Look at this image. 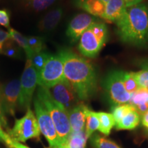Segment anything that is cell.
I'll list each match as a JSON object with an SVG mask.
<instances>
[{"label": "cell", "instance_id": "obj_6", "mask_svg": "<svg viewBox=\"0 0 148 148\" xmlns=\"http://www.w3.org/2000/svg\"><path fill=\"white\" fill-rule=\"evenodd\" d=\"M123 71L113 70L106 75L103 79L102 86L110 100L114 105L129 103L131 94L129 93L123 85Z\"/></svg>", "mask_w": 148, "mask_h": 148}, {"label": "cell", "instance_id": "obj_10", "mask_svg": "<svg viewBox=\"0 0 148 148\" xmlns=\"http://www.w3.org/2000/svg\"><path fill=\"white\" fill-rule=\"evenodd\" d=\"M49 90L55 100L60 103L68 112L80 103L75 90L65 78Z\"/></svg>", "mask_w": 148, "mask_h": 148}, {"label": "cell", "instance_id": "obj_2", "mask_svg": "<svg viewBox=\"0 0 148 148\" xmlns=\"http://www.w3.org/2000/svg\"><path fill=\"white\" fill-rule=\"evenodd\" d=\"M116 32L125 43L144 46L148 38V5L145 3L127 7L116 22Z\"/></svg>", "mask_w": 148, "mask_h": 148}, {"label": "cell", "instance_id": "obj_15", "mask_svg": "<svg viewBox=\"0 0 148 148\" xmlns=\"http://www.w3.org/2000/svg\"><path fill=\"white\" fill-rule=\"evenodd\" d=\"M63 10L60 7L47 12L38 23V27L41 32H49L56 28L62 18Z\"/></svg>", "mask_w": 148, "mask_h": 148}, {"label": "cell", "instance_id": "obj_4", "mask_svg": "<svg viewBox=\"0 0 148 148\" xmlns=\"http://www.w3.org/2000/svg\"><path fill=\"white\" fill-rule=\"evenodd\" d=\"M108 28L106 24L96 21L83 33L78 45L79 52L88 58H95L106 43Z\"/></svg>", "mask_w": 148, "mask_h": 148}, {"label": "cell", "instance_id": "obj_20", "mask_svg": "<svg viewBox=\"0 0 148 148\" xmlns=\"http://www.w3.org/2000/svg\"><path fill=\"white\" fill-rule=\"evenodd\" d=\"M99 120L97 112H94L90 109L86 110V123H85V134L88 138L92 136V133L99 129Z\"/></svg>", "mask_w": 148, "mask_h": 148}, {"label": "cell", "instance_id": "obj_35", "mask_svg": "<svg viewBox=\"0 0 148 148\" xmlns=\"http://www.w3.org/2000/svg\"><path fill=\"white\" fill-rule=\"evenodd\" d=\"M123 1H124L126 7H130L140 3L143 0H123Z\"/></svg>", "mask_w": 148, "mask_h": 148}, {"label": "cell", "instance_id": "obj_33", "mask_svg": "<svg viewBox=\"0 0 148 148\" xmlns=\"http://www.w3.org/2000/svg\"><path fill=\"white\" fill-rule=\"evenodd\" d=\"M10 38V36L8 32H5L3 29H0V53H2L3 47L5 42Z\"/></svg>", "mask_w": 148, "mask_h": 148}, {"label": "cell", "instance_id": "obj_14", "mask_svg": "<svg viewBox=\"0 0 148 148\" xmlns=\"http://www.w3.org/2000/svg\"><path fill=\"white\" fill-rule=\"evenodd\" d=\"M126 8L123 0H108L102 18L109 22L116 23L124 14Z\"/></svg>", "mask_w": 148, "mask_h": 148}, {"label": "cell", "instance_id": "obj_38", "mask_svg": "<svg viewBox=\"0 0 148 148\" xmlns=\"http://www.w3.org/2000/svg\"><path fill=\"white\" fill-rule=\"evenodd\" d=\"M55 148H69V145H68V142H64V143H60L58 147Z\"/></svg>", "mask_w": 148, "mask_h": 148}, {"label": "cell", "instance_id": "obj_16", "mask_svg": "<svg viewBox=\"0 0 148 148\" xmlns=\"http://www.w3.org/2000/svg\"><path fill=\"white\" fill-rule=\"evenodd\" d=\"M129 103L140 116H143L148 110V89L139 88L131 94Z\"/></svg>", "mask_w": 148, "mask_h": 148}, {"label": "cell", "instance_id": "obj_29", "mask_svg": "<svg viewBox=\"0 0 148 148\" xmlns=\"http://www.w3.org/2000/svg\"><path fill=\"white\" fill-rule=\"evenodd\" d=\"M27 40L29 47L33 53L42 51L45 48V42L42 37L31 36L27 37Z\"/></svg>", "mask_w": 148, "mask_h": 148}, {"label": "cell", "instance_id": "obj_25", "mask_svg": "<svg viewBox=\"0 0 148 148\" xmlns=\"http://www.w3.org/2000/svg\"><path fill=\"white\" fill-rule=\"evenodd\" d=\"M90 142L95 148H121L112 140L98 135L92 136Z\"/></svg>", "mask_w": 148, "mask_h": 148}, {"label": "cell", "instance_id": "obj_13", "mask_svg": "<svg viewBox=\"0 0 148 148\" xmlns=\"http://www.w3.org/2000/svg\"><path fill=\"white\" fill-rule=\"evenodd\" d=\"M87 108V106L80 103L68 112L71 132L85 130L86 110Z\"/></svg>", "mask_w": 148, "mask_h": 148}, {"label": "cell", "instance_id": "obj_28", "mask_svg": "<svg viewBox=\"0 0 148 148\" xmlns=\"http://www.w3.org/2000/svg\"><path fill=\"white\" fill-rule=\"evenodd\" d=\"M25 1L29 8L38 12L47 8L56 0H25Z\"/></svg>", "mask_w": 148, "mask_h": 148}, {"label": "cell", "instance_id": "obj_27", "mask_svg": "<svg viewBox=\"0 0 148 148\" xmlns=\"http://www.w3.org/2000/svg\"><path fill=\"white\" fill-rule=\"evenodd\" d=\"M134 109L130 103L115 105L112 108V114L113 115L116 123H118L125 114L128 113L130 111Z\"/></svg>", "mask_w": 148, "mask_h": 148}, {"label": "cell", "instance_id": "obj_41", "mask_svg": "<svg viewBox=\"0 0 148 148\" xmlns=\"http://www.w3.org/2000/svg\"><path fill=\"white\" fill-rule=\"evenodd\" d=\"M49 148H52V147H49Z\"/></svg>", "mask_w": 148, "mask_h": 148}, {"label": "cell", "instance_id": "obj_5", "mask_svg": "<svg viewBox=\"0 0 148 148\" xmlns=\"http://www.w3.org/2000/svg\"><path fill=\"white\" fill-rule=\"evenodd\" d=\"M11 138L18 142H25L31 138H39L40 130L38 121L30 108L21 119H16L12 128L8 130Z\"/></svg>", "mask_w": 148, "mask_h": 148}, {"label": "cell", "instance_id": "obj_31", "mask_svg": "<svg viewBox=\"0 0 148 148\" xmlns=\"http://www.w3.org/2000/svg\"><path fill=\"white\" fill-rule=\"evenodd\" d=\"M0 25L10 28V16L8 11L4 9L0 10Z\"/></svg>", "mask_w": 148, "mask_h": 148}, {"label": "cell", "instance_id": "obj_32", "mask_svg": "<svg viewBox=\"0 0 148 148\" xmlns=\"http://www.w3.org/2000/svg\"><path fill=\"white\" fill-rule=\"evenodd\" d=\"M5 114V113L4 112V110H3L2 106V100H1V87H0V123H1V126L5 127L8 130V123H7Z\"/></svg>", "mask_w": 148, "mask_h": 148}, {"label": "cell", "instance_id": "obj_3", "mask_svg": "<svg viewBox=\"0 0 148 148\" xmlns=\"http://www.w3.org/2000/svg\"><path fill=\"white\" fill-rule=\"evenodd\" d=\"M36 97L50 114L60 143L68 142L71 132L68 111L55 100L49 88L39 86L37 90Z\"/></svg>", "mask_w": 148, "mask_h": 148}, {"label": "cell", "instance_id": "obj_40", "mask_svg": "<svg viewBox=\"0 0 148 148\" xmlns=\"http://www.w3.org/2000/svg\"><path fill=\"white\" fill-rule=\"evenodd\" d=\"M147 44H148V38H147Z\"/></svg>", "mask_w": 148, "mask_h": 148}, {"label": "cell", "instance_id": "obj_9", "mask_svg": "<svg viewBox=\"0 0 148 148\" xmlns=\"http://www.w3.org/2000/svg\"><path fill=\"white\" fill-rule=\"evenodd\" d=\"M34 106L40 133L47 139L49 147L52 148L58 147L60 144V141L50 114L36 97L34 99Z\"/></svg>", "mask_w": 148, "mask_h": 148}, {"label": "cell", "instance_id": "obj_8", "mask_svg": "<svg viewBox=\"0 0 148 148\" xmlns=\"http://www.w3.org/2000/svg\"><path fill=\"white\" fill-rule=\"evenodd\" d=\"M38 72L33 66L30 59L27 58L20 81L21 91L18 105L23 110L30 108L33 94L38 84Z\"/></svg>", "mask_w": 148, "mask_h": 148}, {"label": "cell", "instance_id": "obj_18", "mask_svg": "<svg viewBox=\"0 0 148 148\" xmlns=\"http://www.w3.org/2000/svg\"><path fill=\"white\" fill-rule=\"evenodd\" d=\"M140 115L134 109L130 111L120 121L115 124L116 130H131L134 129L139 124Z\"/></svg>", "mask_w": 148, "mask_h": 148}, {"label": "cell", "instance_id": "obj_34", "mask_svg": "<svg viewBox=\"0 0 148 148\" xmlns=\"http://www.w3.org/2000/svg\"><path fill=\"white\" fill-rule=\"evenodd\" d=\"M6 145L8 147H11V148H30L27 147L26 145H23V144L21 143L20 142L16 141V140H13L12 138H11L10 142H9Z\"/></svg>", "mask_w": 148, "mask_h": 148}, {"label": "cell", "instance_id": "obj_36", "mask_svg": "<svg viewBox=\"0 0 148 148\" xmlns=\"http://www.w3.org/2000/svg\"><path fill=\"white\" fill-rule=\"evenodd\" d=\"M141 123L142 125L146 128L148 129V110L141 116Z\"/></svg>", "mask_w": 148, "mask_h": 148}, {"label": "cell", "instance_id": "obj_7", "mask_svg": "<svg viewBox=\"0 0 148 148\" xmlns=\"http://www.w3.org/2000/svg\"><path fill=\"white\" fill-rule=\"evenodd\" d=\"M64 79V65L59 54L51 55L42 69L38 73V84L51 88Z\"/></svg>", "mask_w": 148, "mask_h": 148}, {"label": "cell", "instance_id": "obj_42", "mask_svg": "<svg viewBox=\"0 0 148 148\" xmlns=\"http://www.w3.org/2000/svg\"><path fill=\"white\" fill-rule=\"evenodd\" d=\"M8 148H11V147H8Z\"/></svg>", "mask_w": 148, "mask_h": 148}, {"label": "cell", "instance_id": "obj_17", "mask_svg": "<svg viewBox=\"0 0 148 148\" xmlns=\"http://www.w3.org/2000/svg\"><path fill=\"white\" fill-rule=\"evenodd\" d=\"M106 4L100 0H76V5L79 8L87 12L90 15L101 18L104 14Z\"/></svg>", "mask_w": 148, "mask_h": 148}, {"label": "cell", "instance_id": "obj_24", "mask_svg": "<svg viewBox=\"0 0 148 148\" xmlns=\"http://www.w3.org/2000/svg\"><path fill=\"white\" fill-rule=\"evenodd\" d=\"M122 79H123L125 88L129 93L132 94L139 88L138 83L134 76L133 72L123 71Z\"/></svg>", "mask_w": 148, "mask_h": 148}, {"label": "cell", "instance_id": "obj_1", "mask_svg": "<svg viewBox=\"0 0 148 148\" xmlns=\"http://www.w3.org/2000/svg\"><path fill=\"white\" fill-rule=\"evenodd\" d=\"M58 54L63 62L64 78L75 90L79 100L89 99L97 88L95 68L87 60L69 49L60 50Z\"/></svg>", "mask_w": 148, "mask_h": 148}, {"label": "cell", "instance_id": "obj_23", "mask_svg": "<svg viewBox=\"0 0 148 148\" xmlns=\"http://www.w3.org/2000/svg\"><path fill=\"white\" fill-rule=\"evenodd\" d=\"M50 56V54L42 51L39 52L34 53L29 59H30L33 66L38 73L44 67L45 63Z\"/></svg>", "mask_w": 148, "mask_h": 148}, {"label": "cell", "instance_id": "obj_39", "mask_svg": "<svg viewBox=\"0 0 148 148\" xmlns=\"http://www.w3.org/2000/svg\"><path fill=\"white\" fill-rule=\"evenodd\" d=\"M100 1H103V3H106L107 2H108V0H100Z\"/></svg>", "mask_w": 148, "mask_h": 148}, {"label": "cell", "instance_id": "obj_37", "mask_svg": "<svg viewBox=\"0 0 148 148\" xmlns=\"http://www.w3.org/2000/svg\"><path fill=\"white\" fill-rule=\"evenodd\" d=\"M138 65L142 69L148 70V59H145V60H142L138 63Z\"/></svg>", "mask_w": 148, "mask_h": 148}, {"label": "cell", "instance_id": "obj_22", "mask_svg": "<svg viewBox=\"0 0 148 148\" xmlns=\"http://www.w3.org/2000/svg\"><path fill=\"white\" fill-rule=\"evenodd\" d=\"M86 140L87 138L86 137L85 130L81 132H71L68 139V145L69 148H85Z\"/></svg>", "mask_w": 148, "mask_h": 148}, {"label": "cell", "instance_id": "obj_21", "mask_svg": "<svg viewBox=\"0 0 148 148\" xmlns=\"http://www.w3.org/2000/svg\"><path fill=\"white\" fill-rule=\"evenodd\" d=\"M8 33L10 34V38L12 40H14L17 43V45L25 51V52L27 55V58H30L34 53L31 51L30 48L29 47L27 37H25L21 33L18 32V31L15 30L13 28H11V27L9 28Z\"/></svg>", "mask_w": 148, "mask_h": 148}, {"label": "cell", "instance_id": "obj_30", "mask_svg": "<svg viewBox=\"0 0 148 148\" xmlns=\"http://www.w3.org/2000/svg\"><path fill=\"white\" fill-rule=\"evenodd\" d=\"M133 74L139 88L148 89V70L142 69L139 71L133 72Z\"/></svg>", "mask_w": 148, "mask_h": 148}, {"label": "cell", "instance_id": "obj_26", "mask_svg": "<svg viewBox=\"0 0 148 148\" xmlns=\"http://www.w3.org/2000/svg\"><path fill=\"white\" fill-rule=\"evenodd\" d=\"M19 46L12 38L7 40L3 47L2 53L10 58H18L20 55Z\"/></svg>", "mask_w": 148, "mask_h": 148}, {"label": "cell", "instance_id": "obj_11", "mask_svg": "<svg viewBox=\"0 0 148 148\" xmlns=\"http://www.w3.org/2000/svg\"><path fill=\"white\" fill-rule=\"evenodd\" d=\"M21 82L19 79H14L1 88V100L5 114L14 116L16 108L19 103Z\"/></svg>", "mask_w": 148, "mask_h": 148}, {"label": "cell", "instance_id": "obj_19", "mask_svg": "<svg viewBox=\"0 0 148 148\" xmlns=\"http://www.w3.org/2000/svg\"><path fill=\"white\" fill-rule=\"evenodd\" d=\"M97 116L99 120V127L98 130L103 134L108 136L110 134L111 130L116 124L113 115L108 112H98Z\"/></svg>", "mask_w": 148, "mask_h": 148}, {"label": "cell", "instance_id": "obj_12", "mask_svg": "<svg viewBox=\"0 0 148 148\" xmlns=\"http://www.w3.org/2000/svg\"><path fill=\"white\" fill-rule=\"evenodd\" d=\"M96 21L97 18L88 13L77 14L69 22L66 29V36L71 42H77L83 33Z\"/></svg>", "mask_w": 148, "mask_h": 148}]
</instances>
